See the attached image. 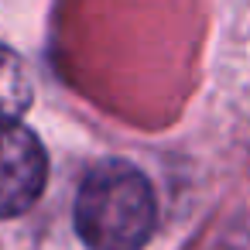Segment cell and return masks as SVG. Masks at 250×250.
Listing matches in <instances>:
<instances>
[{
	"label": "cell",
	"mask_w": 250,
	"mask_h": 250,
	"mask_svg": "<svg viewBox=\"0 0 250 250\" xmlns=\"http://www.w3.org/2000/svg\"><path fill=\"white\" fill-rule=\"evenodd\" d=\"M151 182L127 161L96 165L76 195V229L89 250H141L154 233Z\"/></svg>",
	"instance_id": "6da1fadb"
},
{
	"label": "cell",
	"mask_w": 250,
	"mask_h": 250,
	"mask_svg": "<svg viewBox=\"0 0 250 250\" xmlns=\"http://www.w3.org/2000/svg\"><path fill=\"white\" fill-rule=\"evenodd\" d=\"M45 147L28 127L14 124L0 130V219L31 209L45 188Z\"/></svg>",
	"instance_id": "7a4b0ae2"
},
{
	"label": "cell",
	"mask_w": 250,
	"mask_h": 250,
	"mask_svg": "<svg viewBox=\"0 0 250 250\" xmlns=\"http://www.w3.org/2000/svg\"><path fill=\"white\" fill-rule=\"evenodd\" d=\"M28 103H31V76L24 62L11 48H0V130L14 127L18 117L28 110Z\"/></svg>",
	"instance_id": "3957f363"
}]
</instances>
